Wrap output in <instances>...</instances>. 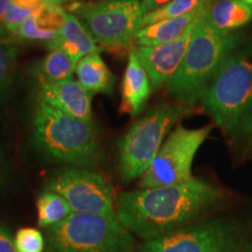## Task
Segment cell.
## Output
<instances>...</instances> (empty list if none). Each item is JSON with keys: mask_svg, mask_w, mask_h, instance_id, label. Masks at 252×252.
I'll use <instances>...</instances> for the list:
<instances>
[{"mask_svg": "<svg viewBox=\"0 0 252 252\" xmlns=\"http://www.w3.org/2000/svg\"><path fill=\"white\" fill-rule=\"evenodd\" d=\"M219 197L213 185L194 178L180 185L122 193L116 201V215L131 234L150 241L185 228Z\"/></svg>", "mask_w": 252, "mask_h": 252, "instance_id": "cell-1", "label": "cell"}, {"mask_svg": "<svg viewBox=\"0 0 252 252\" xmlns=\"http://www.w3.org/2000/svg\"><path fill=\"white\" fill-rule=\"evenodd\" d=\"M209 7L196 21L184 61L167 83V93L188 106L202 99L223 63L241 45L239 33L219 31L209 23Z\"/></svg>", "mask_w": 252, "mask_h": 252, "instance_id": "cell-2", "label": "cell"}, {"mask_svg": "<svg viewBox=\"0 0 252 252\" xmlns=\"http://www.w3.org/2000/svg\"><path fill=\"white\" fill-rule=\"evenodd\" d=\"M202 103L232 141L252 137V47L237 49L226 59Z\"/></svg>", "mask_w": 252, "mask_h": 252, "instance_id": "cell-3", "label": "cell"}, {"mask_svg": "<svg viewBox=\"0 0 252 252\" xmlns=\"http://www.w3.org/2000/svg\"><path fill=\"white\" fill-rule=\"evenodd\" d=\"M36 149L53 161L72 166H96L103 153L94 122L65 115L39 100L33 117Z\"/></svg>", "mask_w": 252, "mask_h": 252, "instance_id": "cell-4", "label": "cell"}, {"mask_svg": "<svg viewBox=\"0 0 252 252\" xmlns=\"http://www.w3.org/2000/svg\"><path fill=\"white\" fill-rule=\"evenodd\" d=\"M52 252H132L133 236L117 216L72 213L47 229Z\"/></svg>", "mask_w": 252, "mask_h": 252, "instance_id": "cell-5", "label": "cell"}, {"mask_svg": "<svg viewBox=\"0 0 252 252\" xmlns=\"http://www.w3.org/2000/svg\"><path fill=\"white\" fill-rule=\"evenodd\" d=\"M191 113L194 110L186 104L163 103L135 122L118 146L119 172L123 180L141 178L161 149L172 126Z\"/></svg>", "mask_w": 252, "mask_h": 252, "instance_id": "cell-6", "label": "cell"}, {"mask_svg": "<svg viewBox=\"0 0 252 252\" xmlns=\"http://www.w3.org/2000/svg\"><path fill=\"white\" fill-rule=\"evenodd\" d=\"M97 43L111 50L124 49L134 42L141 28V0H102L72 7Z\"/></svg>", "mask_w": 252, "mask_h": 252, "instance_id": "cell-7", "label": "cell"}, {"mask_svg": "<svg viewBox=\"0 0 252 252\" xmlns=\"http://www.w3.org/2000/svg\"><path fill=\"white\" fill-rule=\"evenodd\" d=\"M212 126L200 128L178 125L140 178V188L180 185L193 180L191 167L198 149L212 132Z\"/></svg>", "mask_w": 252, "mask_h": 252, "instance_id": "cell-8", "label": "cell"}, {"mask_svg": "<svg viewBox=\"0 0 252 252\" xmlns=\"http://www.w3.org/2000/svg\"><path fill=\"white\" fill-rule=\"evenodd\" d=\"M46 189L67 201L74 213L116 215L111 184L99 173L86 168H65L49 179Z\"/></svg>", "mask_w": 252, "mask_h": 252, "instance_id": "cell-9", "label": "cell"}, {"mask_svg": "<svg viewBox=\"0 0 252 252\" xmlns=\"http://www.w3.org/2000/svg\"><path fill=\"white\" fill-rule=\"evenodd\" d=\"M237 248L232 226L213 220L145 241L140 252H236Z\"/></svg>", "mask_w": 252, "mask_h": 252, "instance_id": "cell-10", "label": "cell"}, {"mask_svg": "<svg viewBox=\"0 0 252 252\" xmlns=\"http://www.w3.org/2000/svg\"><path fill=\"white\" fill-rule=\"evenodd\" d=\"M196 21L189 27V30L180 39L168 43H163V45L135 47L138 58H139L147 75H149L153 88H159L162 84L168 83L173 75L178 71L181 62L184 61L186 53H187Z\"/></svg>", "mask_w": 252, "mask_h": 252, "instance_id": "cell-11", "label": "cell"}, {"mask_svg": "<svg viewBox=\"0 0 252 252\" xmlns=\"http://www.w3.org/2000/svg\"><path fill=\"white\" fill-rule=\"evenodd\" d=\"M39 94V100L52 108L81 121L93 122L91 94L72 77L56 83H42Z\"/></svg>", "mask_w": 252, "mask_h": 252, "instance_id": "cell-12", "label": "cell"}, {"mask_svg": "<svg viewBox=\"0 0 252 252\" xmlns=\"http://www.w3.org/2000/svg\"><path fill=\"white\" fill-rule=\"evenodd\" d=\"M151 91L149 75L138 58L135 47H132L122 82V111L131 116L138 115L144 109Z\"/></svg>", "mask_w": 252, "mask_h": 252, "instance_id": "cell-13", "label": "cell"}, {"mask_svg": "<svg viewBox=\"0 0 252 252\" xmlns=\"http://www.w3.org/2000/svg\"><path fill=\"white\" fill-rule=\"evenodd\" d=\"M65 12L60 5L45 2L20 25L15 36L28 42H45L48 45L58 37L64 23Z\"/></svg>", "mask_w": 252, "mask_h": 252, "instance_id": "cell-14", "label": "cell"}, {"mask_svg": "<svg viewBox=\"0 0 252 252\" xmlns=\"http://www.w3.org/2000/svg\"><path fill=\"white\" fill-rule=\"evenodd\" d=\"M210 2L212 0H202L198 7L191 13L141 27L135 34L134 42L138 47H152L180 39L185 35L189 27L200 18Z\"/></svg>", "mask_w": 252, "mask_h": 252, "instance_id": "cell-15", "label": "cell"}, {"mask_svg": "<svg viewBox=\"0 0 252 252\" xmlns=\"http://www.w3.org/2000/svg\"><path fill=\"white\" fill-rule=\"evenodd\" d=\"M47 47L49 50H63L70 56L75 63L80 61L83 56L100 52L96 40L89 33L83 23L70 12H65L64 23L59 32L58 37L49 42Z\"/></svg>", "mask_w": 252, "mask_h": 252, "instance_id": "cell-16", "label": "cell"}, {"mask_svg": "<svg viewBox=\"0 0 252 252\" xmlns=\"http://www.w3.org/2000/svg\"><path fill=\"white\" fill-rule=\"evenodd\" d=\"M75 74L81 86L94 94H111L115 77L99 53L83 56L76 63Z\"/></svg>", "mask_w": 252, "mask_h": 252, "instance_id": "cell-17", "label": "cell"}, {"mask_svg": "<svg viewBox=\"0 0 252 252\" xmlns=\"http://www.w3.org/2000/svg\"><path fill=\"white\" fill-rule=\"evenodd\" d=\"M208 20L219 31L234 32L252 21V6L243 0L212 1Z\"/></svg>", "mask_w": 252, "mask_h": 252, "instance_id": "cell-18", "label": "cell"}, {"mask_svg": "<svg viewBox=\"0 0 252 252\" xmlns=\"http://www.w3.org/2000/svg\"><path fill=\"white\" fill-rule=\"evenodd\" d=\"M37 224L41 228H50L71 215L72 209L61 195L54 191L45 190L36 198Z\"/></svg>", "mask_w": 252, "mask_h": 252, "instance_id": "cell-19", "label": "cell"}, {"mask_svg": "<svg viewBox=\"0 0 252 252\" xmlns=\"http://www.w3.org/2000/svg\"><path fill=\"white\" fill-rule=\"evenodd\" d=\"M76 63L61 49L50 50L37 67L40 83H56L69 80L75 72Z\"/></svg>", "mask_w": 252, "mask_h": 252, "instance_id": "cell-20", "label": "cell"}, {"mask_svg": "<svg viewBox=\"0 0 252 252\" xmlns=\"http://www.w3.org/2000/svg\"><path fill=\"white\" fill-rule=\"evenodd\" d=\"M201 1L202 0H172L161 7L145 14L143 21H141V27L191 13L198 7Z\"/></svg>", "mask_w": 252, "mask_h": 252, "instance_id": "cell-21", "label": "cell"}, {"mask_svg": "<svg viewBox=\"0 0 252 252\" xmlns=\"http://www.w3.org/2000/svg\"><path fill=\"white\" fill-rule=\"evenodd\" d=\"M18 49L8 41H0V103L7 97L14 77Z\"/></svg>", "mask_w": 252, "mask_h": 252, "instance_id": "cell-22", "label": "cell"}, {"mask_svg": "<svg viewBox=\"0 0 252 252\" xmlns=\"http://www.w3.org/2000/svg\"><path fill=\"white\" fill-rule=\"evenodd\" d=\"M14 243L18 252H43L46 247L45 237L35 228L19 229Z\"/></svg>", "mask_w": 252, "mask_h": 252, "instance_id": "cell-23", "label": "cell"}, {"mask_svg": "<svg viewBox=\"0 0 252 252\" xmlns=\"http://www.w3.org/2000/svg\"><path fill=\"white\" fill-rule=\"evenodd\" d=\"M0 252H18L11 231L2 224H0Z\"/></svg>", "mask_w": 252, "mask_h": 252, "instance_id": "cell-24", "label": "cell"}, {"mask_svg": "<svg viewBox=\"0 0 252 252\" xmlns=\"http://www.w3.org/2000/svg\"><path fill=\"white\" fill-rule=\"evenodd\" d=\"M47 2V0H12L11 4L18 7L28 9V11L34 12L37 7Z\"/></svg>", "mask_w": 252, "mask_h": 252, "instance_id": "cell-25", "label": "cell"}, {"mask_svg": "<svg viewBox=\"0 0 252 252\" xmlns=\"http://www.w3.org/2000/svg\"><path fill=\"white\" fill-rule=\"evenodd\" d=\"M169 1H172V0H141V2H143L144 13L145 14L150 13V12L161 7V6H163Z\"/></svg>", "mask_w": 252, "mask_h": 252, "instance_id": "cell-26", "label": "cell"}, {"mask_svg": "<svg viewBox=\"0 0 252 252\" xmlns=\"http://www.w3.org/2000/svg\"><path fill=\"white\" fill-rule=\"evenodd\" d=\"M7 180V165H6L4 154L0 149V187L6 184Z\"/></svg>", "mask_w": 252, "mask_h": 252, "instance_id": "cell-27", "label": "cell"}, {"mask_svg": "<svg viewBox=\"0 0 252 252\" xmlns=\"http://www.w3.org/2000/svg\"><path fill=\"white\" fill-rule=\"evenodd\" d=\"M12 0H0V26H1V21L5 17L6 11H7L9 4H11ZM0 41H6L5 37L2 36L1 28H0Z\"/></svg>", "mask_w": 252, "mask_h": 252, "instance_id": "cell-28", "label": "cell"}, {"mask_svg": "<svg viewBox=\"0 0 252 252\" xmlns=\"http://www.w3.org/2000/svg\"><path fill=\"white\" fill-rule=\"evenodd\" d=\"M72 2L75 1V0H47V2H49V4H54V5H60L61 6L62 4H65V2Z\"/></svg>", "mask_w": 252, "mask_h": 252, "instance_id": "cell-29", "label": "cell"}, {"mask_svg": "<svg viewBox=\"0 0 252 252\" xmlns=\"http://www.w3.org/2000/svg\"><path fill=\"white\" fill-rule=\"evenodd\" d=\"M243 1H245V2H247V4L252 6V0H243Z\"/></svg>", "mask_w": 252, "mask_h": 252, "instance_id": "cell-30", "label": "cell"}, {"mask_svg": "<svg viewBox=\"0 0 252 252\" xmlns=\"http://www.w3.org/2000/svg\"><path fill=\"white\" fill-rule=\"evenodd\" d=\"M247 252H252V250H248Z\"/></svg>", "mask_w": 252, "mask_h": 252, "instance_id": "cell-31", "label": "cell"}, {"mask_svg": "<svg viewBox=\"0 0 252 252\" xmlns=\"http://www.w3.org/2000/svg\"><path fill=\"white\" fill-rule=\"evenodd\" d=\"M99 1H102V0H99Z\"/></svg>", "mask_w": 252, "mask_h": 252, "instance_id": "cell-32", "label": "cell"}]
</instances>
